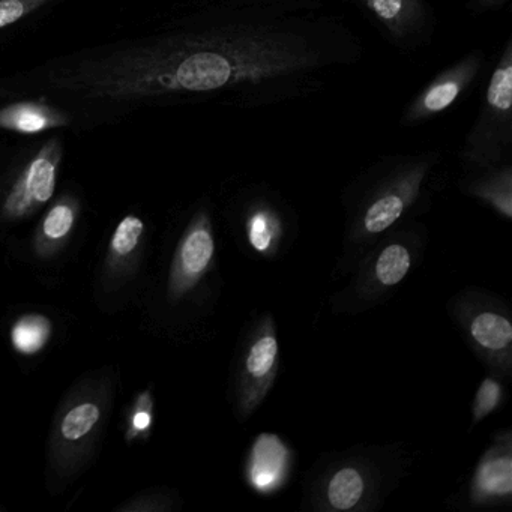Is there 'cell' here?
Wrapping results in <instances>:
<instances>
[{"mask_svg": "<svg viewBox=\"0 0 512 512\" xmlns=\"http://www.w3.org/2000/svg\"><path fill=\"white\" fill-rule=\"evenodd\" d=\"M512 143V40L497 61L475 124L463 146V158L476 166L499 160Z\"/></svg>", "mask_w": 512, "mask_h": 512, "instance_id": "cell-1", "label": "cell"}, {"mask_svg": "<svg viewBox=\"0 0 512 512\" xmlns=\"http://www.w3.org/2000/svg\"><path fill=\"white\" fill-rule=\"evenodd\" d=\"M62 157L61 137L53 136L26 161L5 197L4 209L10 217L31 214L52 199Z\"/></svg>", "mask_w": 512, "mask_h": 512, "instance_id": "cell-2", "label": "cell"}, {"mask_svg": "<svg viewBox=\"0 0 512 512\" xmlns=\"http://www.w3.org/2000/svg\"><path fill=\"white\" fill-rule=\"evenodd\" d=\"M430 166L431 157L404 161L403 166L377 188L362 214V230L367 235H379L400 220L407 206L418 196Z\"/></svg>", "mask_w": 512, "mask_h": 512, "instance_id": "cell-3", "label": "cell"}, {"mask_svg": "<svg viewBox=\"0 0 512 512\" xmlns=\"http://www.w3.org/2000/svg\"><path fill=\"white\" fill-rule=\"evenodd\" d=\"M481 67L482 53L472 52L437 74L406 107L401 124L406 127L422 124L454 106L478 77Z\"/></svg>", "mask_w": 512, "mask_h": 512, "instance_id": "cell-4", "label": "cell"}, {"mask_svg": "<svg viewBox=\"0 0 512 512\" xmlns=\"http://www.w3.org/2000/svg\"><path fill=\"white\" fill-rule=\"evenodd\" d=\"M278 368V341L274 323H263L242 362L239 410L242 416H250L268 394Z\"/></svg>", "mask_w": 512, "mask_h": 512, "instance_id": "cell-5", "label": "cell"}, {"mask_svg": "<svg viewBox=\"0 0 512 512\" xmlns=\"http://www.w3.org/2000/svg\"><path fill=\"white\" fill-rule=\"evenodd\" d=\"M214 253L215 242L211 223L205 214H200L185 233L176 253L170 277L173 296L184 295L191 287L196 286L197 281L211 266Z\"/></svg>", "mask_w": 512, "mask_h": 512, "instance_id": "cell-6", "label": "cell"}, {"mask_svg": "<svg viewBox=\"0 0 512 512\" xmlns=\"http://www.w3.org/2000/svg\"><path fill=\"white\" fill-rule=\"evenodd\" d=\"M70 124V116L64 110L44 100L17 101L0 109V130L23 136L49 133Z\"/></svg>", "mask_w": 512, "mask_h": 512, "instance_id": "cell-7", "label": "cell"}, {"mask_svg": "<svg viewBox=\"0 0 512 512\" xmlns=\"http://www.w3.org/2000/svg\"><path fill=\"white\" fill-rule=\"evenodd\" d=\"M512 491V460L509 437L490 449L476 467L472 481L475 500L509 499Z\"/></svg>", "mask_w": 512, "mask_h": 512, "instance_id": "cell-8", "label": "cell"}, {"mask_svg": "<svg viewBox=\"0 0 512 512\" xmlns=\"http://www.w3.org/2000/svg\"><path fill=\"white\" fill-rule=\"evenodd\" d=\"M361 4L398 41L415 37L427 23L424 0H362Z\"/></svg>", "mask_w": 512, "mask_h": 512, "instance_id": "cell-9", "label": "cell"}, {"mask_svg": "<svg viewBox=\"0 0 512 512\" xmlns=\"http://www.w3.org/2000/svg\"><path fill=\"white\" fill-rule=\"evenodd\" d=\"M467 334L484 355L502 358L509 355L512 343V325L505 314L494 308H482L466 320Z\"/></svg>", "mask_w": 512, "mask_h": 512, "instance_id": "cell-10", "label": "cell"}, {"mask_svg": "<svg viewBox=\"0 0 512 512\" xmlns=\"http://www.w3.org/2000/svg\"><path fill=\"white\" fill-rule=\"evenodd\" d=\"M287 451L277 436L263 434L251 451L248 476L253 487L269 491L283 481L286 473Z\"/></svg>", "mask_w": 512, "mask_h": 512, "instance_id": "cell-11", "label": "cell"}, {"mask_svg": "<svg viewBox=\"0 0 512 512\" xmlns=\"http://www.w3.org/2000/svg\"><path fill=\"white\" fill-rule=\"evenodd\" d=\"M365 490L367 485L364 475L358 467H341L329 479L326 499L335 511H350L364 499Z\"/></svg>", "mask_w": 512, "mask_h": 512, "instance_id": "cell-12", "label": "cell"}, {"mask_svg": "<svg viewBox=\"0 0 512 512\" xmlns=\"http://www.w3.org/2000/svg\"><path fill=\"white\" fill-rule=\"evenodd\" d=\"M470 193L490 203L505 218L512 217V172L511 167L494 170L484 178L473 182Z\"/></svg>", "mask_w": 512, "mask_h": 512, "instance_id": "cell-13", "label": "cell"}, {"mask_svg": "<svg viewBox=\"0 0 512 512\" xmlns=\"http://www.w3.org/2000/svg\"><path fill=\"white\" fill-rule=\"evenodd\" d=\"M412 266V256L404 245L391 244L383 248L374 263V277L383 287L397 286Z\"/></svg>", "mask_w": 512, "mask_h": 512, "instance_id": "cell-14", "label": "cell"}, {"mask_svg": "<svg viewBox=\"0 0 512 512\" xmlns=\"http://www.w3.org/2000/svg\"><path fill=\"white\" fill-rule=\"evenodd\" d=\"M49 320L43 316H28L20 319L14 325L13 338L14 347L25 355H34L43 349L50 337Z\"/></svg>", "mask_w": 512, "mask_h": 512, "instance_id": "cell-15", "label": "cell"}, {"mask_svg": "<svg viewBox=\"0 0 512 512\" xmlns=\"http://www.w3.org/2000/svg\"><path fill=\"white\" fill-rule=\"evenodd\" d=\"M248 241L257 253H268L280 235V223L268 209H257L248 218Z\"/></svg>", "mask_w": 512, "mask_h": 512, "instance_id": "cell-16", "label": "cell"}, {"mask_svg": "<svg viewBox=\"0 0 512 512\" xmlns=\"http://www.w3.org/2000/svg\"><path fill=\"white\" fill-rule=\"evenodd\" d=\"M100 416V407L91 401H85V403L73 407L62 421V437L68 442L82 439L86 434L91 433L92 428L100 421Z\"/></svg>", "mask_w": 512, "mask_h": 512, "instance_id": "cell-17", "label": "cell"}, {"mask_svg": "<svg viewBox=\"0 0 512 512\" xmlns=\"http://www.w3.org/2000/svg\"><path fill=\"white\" fill-rule=\"evenodd\" d=\"M74 221H76V208H74L73 200H61L50 209L46 220H44V235L50 241H61L73 229Z\"/></svg>", "mask_w": 512, "mask_h": 512, "instance_id": "cell-18", "label": "cell"}, {"mask_svg": "<svg viewBox=\"0 0 512 512\" xmlns=\"http://www.w3.org/2000/svg\"><path fill=\"white\" fill-rule=\"evenodd\" d=\"M145 224L136 215H128L119 223L112 239V251L118 256H127L136 250Z\"/></svg>", "mask_w": 512, "mask_h": 512, "instance_id": "cell-19", "label": "cell"}, {"mask_svg": "<svg viewBox=\"0 0 512 512\" xmlns=\"http://www.w3.org/2000/svg\"><path fill=\"white\" fill-rule=\"evenodd\" d=\"M503 389L497 380L487 377L479 386L473 401V422H479L499 407Z\"/></svg>", "mask_w": 512, "mask_h": 512, "instance_id": "cell-20", "label": "cell"}, {"mask_svg": "<svg viewBox=\"0 0 512 512\" xmlns=\"http://www.w3.org/2000/svg\"><path fill=\"white\" fill-rule=\"evenodd\" d=\"M52 0H0V29L16 25Z\"/></svg>", "mask_w": 512, "mask_h": 512, "instance_id": "cell-21", "label": "cell"}, {"mask_svg": "<svg viewBox=\"0 0 512 512\" xmlns=\"http://www.w3.org/2000/svg\"><path fill=\"white\" fill-rule=\"evenodd\" d=\"M149 425H151V413L149 410L140 409L137 410L136 415L133 418V428L136 431H145L148 430Z\"/></svg>", "mask_w": 512, "mask_h": 512, "instance_id": "cell-22", "label": "cell"}, {"mask_svg": "<svg viewBox=\"0 0 512 512\" xmlns=\"http://www.w3.org/2000/svg\"><path fill=\"white\" fill-rule=\"evenodd\" d=\"M487 2H505V0H487Z\"/></svg>", "mask_w": 512, "mask_h": 512, "instance_id": "cell-23", "label": "cell"}, {"mask_svg": "<svg viewBox=\"0 0 512 512\" xmlns=\"http://www.w3.org/2000/svg\"><path fill=\"white\" fill-rule=\"evenodd\" d=\"M359 4H361L362 0H358Z\"/></svg>", "mask_w": 512, "mask_h": 512, "instance_id": "cell-24", "label": "cell"}]
</instances>
